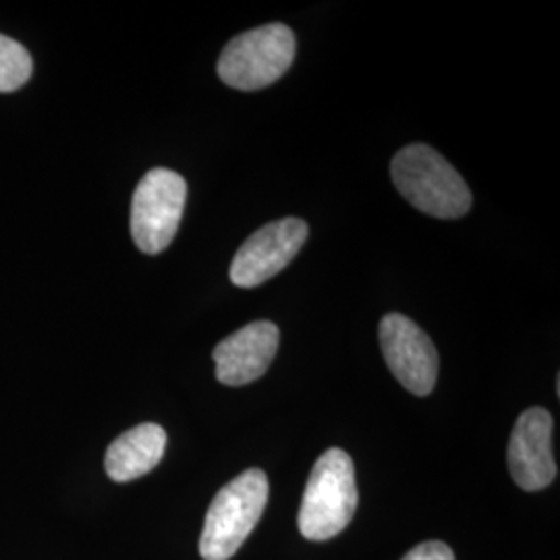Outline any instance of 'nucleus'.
I'll use <instances>...</instances> for the list:
<instances>
[{"label":"nucleus","mask_w":560,"mask_h":560,"mask_svg":"<svg viewBox=\"0 0 560 560\" xmlns=\"http://www.w3.org/2000/svg\"><path fill=\"white\" fill-rule=\"evenodd\" d=\"M268 478L261 469H247L219 490L201 529L203 560H229L249 538L268 504Z\"/></svg>","instance_id":"3"},{"label":"nucleus","mask_w":560,"mask_h":560,"mask_svg":"<svg viewBox=\"0 0 560 560\" xmlns=\"http://www.w3.org/2000/svg\"><path fill=\"white\" fill-rule=\"evenodd\" d=\"M555 421L544 407H529L515 421L509 442L511 478L525 492H538L557 478L552 455Z\"/></svg>","instance_id":"8"},{"label":"nucleus","mask_w":560,"mask_h":560,"mask_svg":"<svg viewBox=\"0 0 560 560\" xmlns=\"http://www.w3.org/2000/svg\"><path fill=\"white\" fill-rule=\"evenodd\" d=\"M390 175L400 196L423 214L459 219L471 208V191L459 173L425 145L411 143L393 159Z\"/></svg>","instance_id":"1"},{"label":"nucleus","mask_w":560,"mask_h":560,"mask_svg":"<svg viewBox=\"0 0 560 560\" xmlns=\"http://www.w3.org/2000/svg\"><path fill=\"white\" fill-rule=\"evenodd\" d=\"M381 347L395 378L416 397H428L439 378V351L432 339L402 314L381 322Z\"/></svg>","instance_id":"6"},{"label":"nucleus","mask_w":560,"mask_h":560,"mask_svg":"<svg viewBox=\"0 0 560 560\" xmlns=\"http://www.w3.org/2000/svg\"><path fill=\"white\" fill-rule=\"evenodd\" d=\"M187 200V183L168 168L143 175L131 201V235L143 254L164 252L179 231Z\"/></svg>","instance_id":"5"},{"label":"nucleus","mask_w":560,"mask_h":560,"mask_svg":"<svg viewBox=\"0 0 560 560\" xmlns=\"http://www.w3.org/2000/svg\"><path fill=\"white\" fill-rule=\"evenodd\" d=\"M34 62L25 46L0 34V92H15L32 78Z\"/></svg>","instance_id":"11"},{"label":"nucleus","mask_w":560,"mask_h":560,"mask_svg":"<svg viewBox=\"0 0 560 560\" xmlns=\"http://www.w3.org/2000/svg\"><path fill=\"white\" fill-rule=\"evenodd\" d=\"M166 448V432L159 423H140L120 434L106 451L104 467L113 481H133L150 474Z\"/></svg>","instance_id":"10"},{"label":"nucleus","mask_w":560,"mask_h":560,"mask_svg":"<svg viewBox=\"0 0 560 560\" xmlns=\"http://www.w3.org/2000/svg\"><path fill=\"white\" fill-rule=\"evenodd\" d=\"M358 509L355 465L342 448H328L318 457L303 492L300 532L312 541H326L351 523Z\"/></svg>","instance_id":"2"},{"label":"nucleus","mask_w":560,"mask_h":560,"mask_svg":"<svg viewBox=\"0 0 560 560\" xmlns=\"http://www.w3.org/2000/svg\"><path fill=\"white\" fill-rule=\"evenodd\" d=\"M400 560H455L453 550L441 540L423 541Z\"/></svg>","instance_id":"12"},{"label":"nucleus","mask_w":560,"mask_h":560,"mask_svg":"<svg viewBox=\"0 0 560 560\" xmlns=\"http://www.w3.org/2000/svg\"><path fill=\"white\" fill-rule=\"evenodd\" d=\"M307 240V224L301 219L268 222L245 241L231 264V282L254 289L277 277L300 254Z\"/></svg>","instance_id":"7"},{"label":"nucleus","mask_w":560,"mask_h":560,"mask_svg":"<svg viewBox=\"0 0 560 560\" xmlns=\"http://www.w3.org/2000/svg\"><path fill=\"white\" fill-rule=\"evenodd\" d=\"M277 324L260 320L243 326L214 347L217 381L226 386H245L266 374L279 351Z\"/></svg>","instance_id":"9"},{"label":"nucleus","mask_w":560,"mask_h":560,"mask_svg":"<svg viewBox=\"0 0 560 560\" xmlns=\"http://www.w3.org/2000/svg\"><path fill=\"white\" fill-rule=\"evenodd\" d=\"M295 46V34L282 23L249 30L226 44L217 67L219 75L241 92L268 88L293 65Z\"/></svg>","instance_id":"4"}]
</instances>
